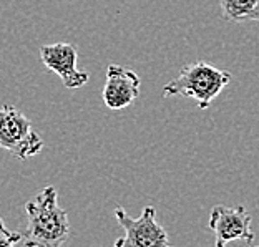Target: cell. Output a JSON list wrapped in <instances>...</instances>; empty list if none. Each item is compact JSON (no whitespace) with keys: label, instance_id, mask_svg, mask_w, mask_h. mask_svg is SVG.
Segmentation results:
<instances>
[{"label":"cell","instance_id":"obj_1","mask_svg":"<svg viewBox=\"0 0 259 247\" xmlns=\"http://www.w3.org/2000/svg\"><path fill=\"white\" fill-rule=\"evenodd\" d=\"M27 231L22 245L60 247L68 242L70 222L67 211L58 204V192L47 186L25 204Z\"/></svg>","mask_w":259,"mask_h":247},{"label":"cell","instance_id":"obj_2","mask_svg":"<svg viewBox=\"0 0 259 247\" xmlns=\"http://www.w3.org/2000/svg\"><path fill=\"white\" fill-rule=\"evenodd\" d=\"M231 81L228 70L213 67L204 60L185 65L171 81L163 86V96H186L193 98L201 110L209 108L214 98Z\"/></svg>","mask_w":259,"mask_h":247},{"label":"cell","instance_id":"obj_3","mask_svg":"<svg viewBox=\"0 0 259 247\" xmlns=\"http://www.w3.org/2000/svg\"><path fill=\"white\" fill-rule=\"evenodd\" d=\"M0 148L17 160H28L44 150V139L33 131L32 121L10 105L0 108Z\"/></svg>","mask_w":259,"mask_h":247},{"label":"cell","instance_id":"obj_4","mask_svg":"<svg viewBox=\"0 0 259 247\" xmlns=\"http://www.w3.org/2000/svg\"><path fill=\"white\" fill-rule=\"evenodd\" d=\"M115 217L125 236L115 242L116 247H166L169 245L168 232L156 219V209L146 206L140 217L133 219L121 206H116Z\"/></svg>","mask_w":259,"mask_h":247},{"label":"cell","instance_id":"obj_5","mask_svg":"<svg viewBox=\"0 0 259 247\" xmlns=\"http://www.w3.org/2000/svg\"><path fill=\"white\" fill-rule=\"evenodd\" d=\"M251 221V214L244 206H236V208L214 206L209 214V229L214 232V245L225 247L234 240L252 244L254 232Z\"/></svg>","mask_w":259,"mask_h":247},{"label":"cell","instance_id":"obj_6","mask_svg":"<svg viewBox=\"0 0 259 247\" xmlns=\"http://www.w3.org/2000/svg\"><path fill=\"white\" fill-rule=\"evenodd\" d=\"M40 60L50 72L58 75L63 86L68 88V90H78L90 80V73L80 72L78 67H76L78 50L73 43L58 42L44 45L40 48Z\"/></svg>","mask_w":259,"mask_h":247},{"label":"cell","instance_id":"obj_7","mask_svg":"<svg viewBox=\"0 0 259 247\" xmlns=\"http://www.w3.org/2000/svg\"><path fill=\"white\" fill-rule=\"evenodd\" d=\"M141 80L137 72L121 65H108L103 86V103L110 110H123L140 96Z\"/></svg>","mask_w":259,"mask_h":247},{"label":"cell","instance_id":"obj_8","mask_svg":"<svg viewBox=\"0 0 259 247\" xmlns=\"http://www.w3.org/2000/svg\"><path fill=\"white\" fill-rule=\"evenodd\" d=\"M221 17L226 22H259V0H220Z\"/></svg>","mask_w":259,"mask_h":247},{"label":"cell","instance_id":"obj_9","mask_svg":"<svg viewBox=\"0 0 259 247\" xmlns=\"http://www.w3.org/2000/svg\"><path fill=\"white\" fill-rule=\"evenodd\" d=\"M22 242H23V234L9 231L5 227L4 221L0 219V247H12V245H19Z\"/></svg>","mask_w":259,"mask_h":247}]
</instances>
